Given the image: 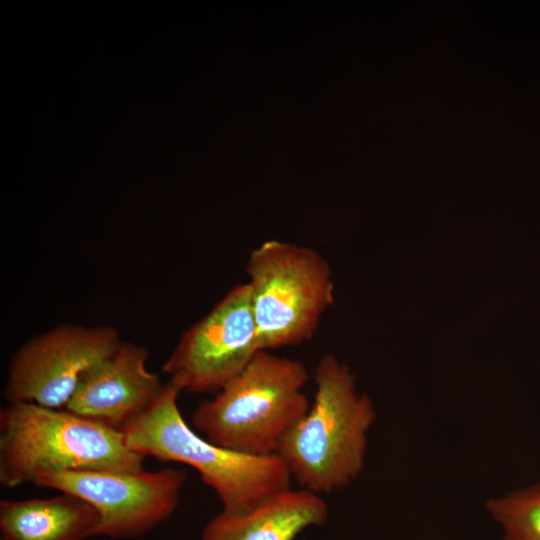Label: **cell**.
I'll list each match as a JSON object with an SVG mask.
<instances>
[{
    "label": "cell",
    "mask_w": 540,
    "mask_h": 540,
    "mask_svg": "<svg viewBox=\"0 0 540 540\" xmlns=\"http://www.w3.org/2000/svg\"><path fill=\"white\" fill-rule=\"evenodd\" d=\"M504 540H540V483L487 503Z\"/></svg>",
    "instance_id": "12"
},
{
    "label": "cell",
    "mask_w": 540,
    "mask_h": 540,
    "mask_svg": "<svg viewBox=\"0 0 540 540\" xmlns=\"http://www.w3.org/2000/svg\"><path fill=\"white\" fill-rule=\"evenodd\" d=\"M186 473L78 470L38 475L33 484L58 490L91 504L101 518L98 536L114 539L144 535L167 520L179 504Z\"/></svg>",
    "instance_id": "6"
},
{
    "label": "cell",
    "mask_w": 540,
    "mask_h": 540,
    "mask_svg": "<svg viewBox=\"0 0 540 540\" xmlns=\"http://www.w3.org/2000/svg\"><path fill=\"white\" fill-rule=\"evenodd\" d=\"M144 458L121 430L65 409L11 402L0 411V483L6 488L49 472L138 471Z\"/></svg>",
    "instance_id": "4"
},
{
    "label": "cell",
    "mask_w": 540,
    "mask_h": 540,
    "mask_svg": "<svg viewBox=\"0 0 540 540\" xmlns=\"http://www.w3.org/2000/svg\"><path fill=\"white\" fill-rule=\"evenodd\" d=\"M315 395L306 415L282 439L277 454L302 489L331 493L362 472L376 412L356 391L355 376L333 354L314 368Z\"/></svg>",
    "instance_id": "1"
},
{
    "label": "cell",
    "mask_w": 540,
    "mask_h": 540,
    "mask_svg": "<svg viewBox=\"0 0 540 540\" xmlns=\"http://www.w3.org/2000/svg\"><path fill=\"white\" fill-rule=\"evenodd\" d=\"M181 390L168 381L157 401L121 429L134 452L195 468L222 503V512L250 511L291 488V474L278 454L254 456L218 446L193 430L179 411Z\"/></svg>",
    "instance_id": "2"
},
{
    "label": "cell",
    "mask_w": 540,
    "mask_h": 540,
    "mask_svg": "<svg viewBox=\"0 0 540 540\" xmlns=\"http://www.w3.org/2000/svg\"><path fill=\"white\" fill-rule=\"evenodd\" d=\"M121 344L108 326L62 325L23 345L12 357L4 397L64 409L83 376Z\"/></svg>",
    "instance_id": "8"
},
{
    "label": "cell",
    "mask_w": 540,
    "mask_h": 540,
    "mask_svg": "<svg viewBox=\"0 0 540 540\" xmlns=\"http://www.w3.org/2000/svg\"><path fill=\"white\" fill-rule=\"evenodd\" d=\"M147 358L146 348L121 342L83 376L64 409L121 430L145 413L164 389L159 376L146 368Z\"/></svg>",
    "instance_id": "9"
},
{
    "label": "cell",
    "mask_w": 540,
    "mask_h": 540,
    "mask_svg": "<svg viewBox=\"0 0 540 540\" xmlns=\"http://www.w3.org/2000/svg\"><path fill=\"white\" fill-rule=\"evenodd\" d=\"M258 351L250 288L239 284L182 334L162 370L181 391L219 392Z\"/></svg>",
    "instance_id": "7"
},
{
    "label": "cell",
    "mask_w": 540,
    "mask_h": 540,
    "mask_svg": "<svg viewBox=\"0 0 540 540\" xmlns=\"http://www.w3.org/2000/svg\"><path fill=\"white\" fill-rule=\"evenodd\" d=\"M246 272L259 350L310 340L334 302L327 260L310 247L269 240L251 251Z\"/></svg>",
    "instance_id": "5"
},
{
    "label": "cell",
    "mask_w": 540,
    "mask_h": 540,
    "mask_svg": "<svg viewBox=\"0 0 540 540\" xmlns=\"http://www.w3.org/2000/svg\"><path fill=\"white\" fill-rule=\"evenodd\" d=\"M307 380L301 361L259 350L213 399L197 406L192 425L218 446L254 456L277 454L310 408L303 392Z\"/></svg>",
    "instance_id": "3"
},
{
    "label": "cell",
    "mask_w": 540,
    "mask_h": 540,
    "mask_svg": "<svg viewBox=\"0 0 540 540\" xmlns=\"http://www.w3.org/2000/svg\"><path fill=\"white\" fill-rule=\"evenodd\" d=\"M100 523L91 504L66 493L0 501V540H87L98 536Z\"/></svg>",
    "instance_id": "11"
},
{
    "label": "cell",
    "mask_w": 540,
    "mask_h": 540,
    "mask_svg": "<svg viewBox=\"0 0 540 540\" xmlns=\"http://www.w3.org/2000/svg\"><path fill=\"white\" fill-rule=\"evenodd\" d=\"M328 514L321 495L290 488L250 511L221 512L207 523L200 540H295L305 529L323 525Z\"/></svg>",
    "instance_id": "10"
}]
</instances>
